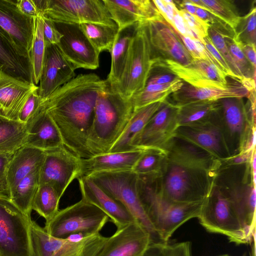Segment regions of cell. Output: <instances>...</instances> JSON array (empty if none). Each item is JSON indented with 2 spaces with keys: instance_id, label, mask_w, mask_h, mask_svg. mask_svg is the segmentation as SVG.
Instances as JSON below:
<instances>
[{
  "instance_id": "obj_54",
  "label": "cell",
  "mask_w": 256,
  "mask_h": 256,
  "mask_svg": "<svg viewBox=\"0 0 256 256\" xmlns=\"http://www.w3.org/2000/svg\"><path fill=\"white\" fill-rule=\"evenodd\" d=\"M219 256H230L228 254H222V255H220Z\"/></svg>"
},
{
  "instance_id": "obj_21",
  "label": "cell",
  "mask_w": 256,
  "mask_h": 256,
  "mask_svg": "<svg viewBox=\"0 0 256 256\" xmlns=\"http://www.w3.org/2000/svg\"><path fill=\"white\" fill-rule=\"evenodd\" d=\"M75 69L57 45L46 46L38 92L44 100L55 90L76 76Z\"/></svg>"
},
{
  "instance_id": "obj_47",
  "label": "cell",
  "mask_w": 256,
  "mask_h": 256,
  "mask_svg": "<svg viewBox=\"0 0 256 256\" xmlns=\"http://www.w3.org/2000/svg\"><path fill=\"white\" fill-rule=\"evenodd\" d=\"M38 88L30 94L21 108L18 116V120L20 122L26 124L39 110L42 100L38 94Z\"/></svg>"
},
{
  "instance_id": "obj_6",
  "label": "cell",
  "mask_w": 256,
  "mask_h": 256,
  "mask_svg": "<svg viewBox=\"0 0 256 256\" xmlns=\"http://www.w3.org/2000/svg\"><path fill=\"white\" fill-rule=\"evenodd\" d=\"M245 98H225L217 100L212 120L220 129L230 156L243 150L252 132L256 129L255 91Z\"/></svg>"
},
{
  "instance_id": "obj_37",
  "label": "cell",
  "mask_w": 256,
  "mask_h": 256,
  "mask_svg": "<svg viewBox=\"0 0 256 256\" xmlns=\"http://www.w3.org/2000/svg\"><path fill=\"white\" fill-rule=\"evenodd\" d=\"M182 82L180 79L167 84H146L142 90L131 98L134 110L154 102H164L170 94L181 87Z\"/></svg>"
},
{
  "instance_id": "obj_7",
  "label": "cell",
  "mask_w": 256,
  "mask_h": 256,
  "mask_svg": "<svg viewBox=\"0 0 256 256\" xmlns=\"http://www.w3.org/2000/svg\"><path fill=\"white\" fill-rule=\"evenodd\" d=\"M146 22L135 24L123 74L116 84L111 86L127 100L144 89L154 63Z\"/></svg>"
},
{
  "instance_id": "obj_34",
  "label": "cell",
  "mask_w": 256,
  "mask_h": 256,
  "mask_svg": "<svg viewBox=\"0 0 256 256\" xmlns=\"http://www.w3.org/2000/svg\"><path fill=\"white\" fill-rule=\"evenodd\" d=\"M40 170L22 179L10 194L12 202L26 215L30 217L33 199L40 185Z\"/></svg>"
},
{
  "instance_id": "obj_51",
  "label": "cell",
  "mask_w": 256,
  "mask_h": 256,
  "mask_svg": "<svg viewBox=\"0 0 256 256\" xmlns=\"http://www.w3.org/2000/svg\"><path fill=\"white\" fill-rule=\"evenodd\" d=\"M16 5L20 12L26 16L36 18L40 14L34 0H17Z\"/></svg>"
},
{
  "instance_id": "obj_22",
  "label": "cell",
  "mask_w": 256,
  "mask_h": 256,
  "mask_svg": "<svg viewBox=\"0 0 256 256\" xmlns=\"http://www.w3.org/2000/svg\"><path fill=\"white\" fill-rule=\"evenodd\" d=\"M253 90L255 89L238 80L230 82L224 88H197L183 82L181 87L170 94L166 100L179 107L197 101L225 98H248Z\"/></svg>"
},
{
  "instance_id": "obj_28",
  "label": "cell",
  "mask_w": 256,
  "mask_h": 256,
  "mask_svg": "<svg viewBox=\"0 0 256 256\" xmlns=\"http://www.w3.org/2000/svg\"><path fill=\"white\" fill-rule=\"evenodd\" d=\"M144 150L138 148L128 152H108L81 158L78 178L101 172L132 170Z\"/></svg>"
},
{
  "instance_id": "obj_52",
  "label": "cell",
  "mask_w": 256,
  "mask_h": 256,
  "mask_svg": "<svg viewBox=\"0 0 256 256\" xmlns=\"http://www.w3.org/2000/svg\"><path fill=\"white\" fill-rule=\"evenodd\" d=\"M255 151H256V150L250 152H242L226 159L220 160V165L223 166L238 165L250 162Z\"/></svg>"
},
{
  "instance_id": "obj_27",
  "label": "cell",
  "mask_w": 256,
  "mask_h": 256,
  "mask_svg": "<svg viewBox=\"0 0 256 256\" xmlns=\"http://www.w3.org/2000/svg\"><path fill=\"white\" fill-rule=\"evenodd\" d=\"M38 88L0 71V109L4 116L18 120L19 112L30 94Z\"/></svg>"
},
{
  "instance_id": "obj_42",
  "label": "cell",
  "mask_w": 256,
  "mask_h": 256,
  "mask_svg": "<svg viewBox=\"0 0 256 256\" xmlns=\"http://www.w3.org/2000/svg\"><path fill=\"white\" fill-rule=\"evenodd\" d=\"M210 12L224 21L233 30L240 18L234 4L230 0H202Z\"/></svg>"
},
{
  "instance_id": "obj_26",
  "label": "cell",
  "mask_w": 256,
  "mask_h": 256,
  "mask_svg": "<svg viewBox=\"0 0 256 256\" xmlns=\"http://www.w3.org/2000/svg\"><path fill=\"white\" fill-rule=\"evenodd\" d=\"M24 146L46 152L64 146L60 134L53 120L40 106L38 112L26 123Z\"/></svg>"
},
{
  "instance_id": "obj_5",
  "label": "cell",
  "mask_w": 256,
  "mask_h": 256,
  "mask_svg": "<svg viewBox=\"0 0 256 256\" xmlns=\"http://www.w3.org/2000/svg\"><path fill=\"white\" fill-rule=\"evenodd\" d=\"M256 182L250 162L220 165L214 182L232 203L250 243L256 234Z\"/></svg>"
},
{
  "instance_id": "obj_20",
  "label": "cell",
  "mask_w": 256,
  "mask_h": 256,
  "mask_svg": "<svg viewBox=\"0 0 256 256\" xmlns=\"http://www.w3.org/2000/svg\"><path fill=\"white\" fill-rule=\"evenodd\" d=\"M152 242L148 232L135 220L117 229L97 256H142Z\"/></svg>"
},
{
  "instance_id": "obj_43",
  "label": "cell",
  "mask_w": 256,
  "mask_h": 256,
  "mask_svg": "<svg viewBox=\"0 0 256 256\" xmlns=\"http://www.w3.org/2000/svg\"><path fill=\"white\" fill-rule=\"evenodd\" d=\"M228 52L243 78L246 81L255 82L256 68L246 58L234 39V36H224Z\"/></svg>"
},
{
  "instance_id": "obj_16",
  "label": "cell",
  "mask_w": 256,
  "mask_h": 256,
  "mask_svg": "<svg viewBox=\"0 0 256 256\" xmlns=\"http://www.w3.org/2000/svg\"><path fill=\"white\" fill-rule=\"evenodd\" d=\"M16 2L0 0V30L10 38L18 54L30 60L36 18L21 14Z\"/></svg>"
},
{
  "instance_id": "obj_17",
  "label": "cell",
  "mask_w": 256,
  "mask_h": 256,
  "mask_svg": "<svg viewBox=\"0 0 256 256\" xmlns=\"http://www.w3.org/2000/svg\"><path fill=\"white\" fill-rule=\"evenodd\" d=\"M146 28L154 60H171L184 66L191 63L194 58L162 16L148 20Z\"/></svg>"
},
{
  "instance_id": "obj_31",
  "label": "cell",
  "mask_w": 256,
  "mask_h": 256,
  "mask_svg": "<svg viewBox=\"0 0 256 256\" xmlns=\"http://www.w3.org/2000/svg\"><path fill=\"white\" fill-rule=\"evenodd\" d=\"M162 102H156L134 110L124 132L108 152L132 150L130 147L132 140L142 130L150 118L159 108Z\"/></svg>"
},
{
  "instance_id": "obj_48",
  "label": "cell",
  "mask_w": 256,
  "mask_h": 256,
  "mask_svg": "<svg viewBox=\"0 0 256 256\" xmlns=\"http://www.w3.org/2000/svg\"><path fill=\"white\" fill-rule=\"evenodd\" d=\"M40 16L43 22V35L46 46L58 44L62 34L59 32L53 20L42 14Z\"/></svg>"
},
{
  "instance_id": "obj_44",
  "label": "cell",
  "mask_w": 256,
  "mask_h": 256,
  "mask_svg": "<svg viewBox=\"0 0 256 256\" xmlns=\"http://www.w3.org/2000/svg\"><path fill=\"white\" fill-rule=\"evenodd\" d=\"M191 245L190 242L170 244L162 242H152L142 256H180Z\"/></svg>"
},
{
  "instance_id": "obj_12",
  "label": "cell",
  "mask_w": 256,
  "mask_h": 256,
  "mask_svg": "<svg viewBox=\"0 0 256 256\" xmlns=\"http://www.w3.org/2000/svg\"><path fill=\"white\" fill-rule=\"evenodd\" d=\"M30 236L32 256H97L108 240L100 233L78 242L55 238L32 220Z\"/></svg>"
},
{
  "instance_id": "obj_25",
  "label": "cell",
  "mask_w": 256,
  "mask_h": 256,
  "mask_svg": "<svg viewBox=\"0 0 256 256\" xmlns=\"http://www.w3.org/2000/svg\"><path fill=\"white\" fill-rule=\"evenodd\" d=\"M78 180L82 198L104 212L117 229L136 220L120 202L102 190L90 178L82 177Z\"/></svg>"
},
{
  "instance_id": "obj_33",
  "label": "cell",
  "mask_w": 256,
  "mask_h": 256,
  "mask_svg": "<svg viewBox=\"0 0 256 256\" xmlns=\"http://www.w3.org/2000/svg\"><path fill=\"white\" fill-rule=\"evenodd\" d=\"M26 124L0 115V153L13 155L25 145Z\"/></svg>"
},
{
  "instance_id": "obj_39",
  "label": "cell",
  "mask_w": 256,
  "mask_h": 256,
  "mask_svg": "<svg viewBox=\"0 0 256 256\" xmlns=\"http://www.w3.org/2000/svg\"><path fill=\"white\" fill-rule=\"evenodd\" d=\"M60 198L49 184H40L33 199L32 208L45 218L46 222L52 218L59 210Z\"/></svg>"
},
{
  "instance_id": "obj_50",
  "label": "cell",
  "mask_w": 256,
  "mask_h": 256,
  "mask_svg": "<svg viewBox=\"0 0 256 256\" xmlns=\"http://www.w3.org/2000/svg\"><path fill=\"white\" fill-rule=\"evenodd\" d=\"M203 44H204V46L212 54L214 60L219 64L220 66L222 71L227 76H230L236 80H238L236 76L230 70L226 62L220 54V53L218 52L216 47L214 46L208 36L204 38H203Z\"/></svg>"
},
{
  "instance_id": "obj_15",
  "label": "cell",
  "mask_w": 256,
  "mask_h": 256,
  "mask_svg": "<svg viewBox=\"0 0 256 256\" xmlns=\"http://www.w3.org/2000/svg\"><path fill=\"white\" fill-rule=\"evenodd\" d=\"M178 107L166 100L154 114L142 130L133 139L132 150L141 148L162 150L174 136L178 126L177 120Z\"/></svg>"
},
{
  "instance_id": "obj_45",
  "label": "cell",
  "mask_w": 256,
  "mask_h": 256,
  "mask_svg": "<svg viewBox=\"0 0 256 256\" xmlns=\"http://www.w3.org/2000/svg\"><path fill=\"white\" fill-rule=\"evenodd\" d=\"M208 37L224 58L230 69L236 76L237 80L244 83L250 82L244 80L234 64L225 43L223 35L216 30L210 26L208 30Z\"/></svg>"
},
{
  "instance_id": "obj_8",
  "label": "cell",
  "mask_w": 256,
  "mask_h": 256,
  "mask_svg": "<svg viewBox=\"0 0 256 256\" xmlns=\"http://www.w3.org/2000/svg\"><path fill=\"white\" fill-rule=\"evenodd\" d=\"M108 216L84 198L77 202L59 210L46 222L44 230L50 236L66 239L81 234L86 237L100 233L108 221Z\"/></svg>"
},
{
  "instance_id": "obj_2",
  "label": "cell",
  "mask_w": 256,
  "mask_h": 256,
  "mask_svg": "<svg viewBox=\"0 0 256 256\" xmlns=\"http://www.w3.org/2000/svg\"><path fill=\"white\" fill-rule=\"evenodd\" d=\"M156 179L162 194L172 201L192 203L204 201L210 193L220 160L192 144L169 146Z\"/></svg>"
},
{
  "instance_id": "obj_36",
  "label": "cell",
  "mask_w": 256,
  "mask_h": 256,
  "mask_svg": "<svg viewBox=\"0 0 256 256\" xmlns=\"http://www.w3.org/2000/svg\"><path fill=\"white\" fill-rule=\"evenodd\" d=\"M79 26L90 43L100 54L104 50L110 52L118 33L117 25L84 23Z\"/></svg>"
},
{
  "instance_id": "obj_35",
  "label": "cell",
  "mask_w": 256,
  "mask_h": 256,
  "mask_svg": "<svg viewBox=\"0 0 256 256\" xmlns=\"http://www.w3.org/2000/svg\"><path fill=\"white\" fill-rule=\"evenodd\" d=\"M217 100H206L190 102L178 107L177 120L178 126L194 125L211 120Z\"/></svg>"
},
{
  "instance_id": "obj_30",
  "label": "cell",
  "mask_w": 256,
  "mask_h": 256,
  "mask_svg": "<svg viewBox=\"0 0 256 256\" xmlns=\"http://www.w3.org/2000/svg\"><path fill=\"white\" fill-rule=\"evenodd\" d=\"M0 71L32 84L30 60L18 54L10 38L0 30Z\"/></svg>"
},
{
  "instance_id": "obj_1",
  "label": "cell",
  "mask_w": 256,
  "mask_h": 256,
  "mask_svg": "<svg viewBox=\"0 0 256 256\" xmlns=\"http://www.w3.org/2000/svg\"><path fill=\"white\" fill-rule=\"evenodd\" d=\"M106 84L94 73L80 74L42 100L64 146L81 158L92 156L87 140L98 96Z\"/></svg>"
},
{
  "instance_id": "obj_3",
  "label": "cell",
  "mask_w": 256,
  "mask_h": 256,
  "mask_svg": "<svg viewBox=\"0 0 256 256\" xmlns=\"http://www.w3.org/2000/svg\"><path fill=\"white\" fill-rule=\"evenodd\" d=\"M157 174L138 175V190L144 212L160 240L167 242L180 226L198 217L204 200L192 203L170 200L162 194Z\"/></svg>"
},
{
  "instance_id": "obj_9",
  "label": "cell",
  "mask_w": 256,
  "mask_h": 256,
  "mask_svg": "<svg viewBox=\"0 0 256 256\" xmlns=\"http://www.w3.org/2000/svg\"><path fill=\"white\" fill-rule=\"evenodd\" d=\"M198 218L208 232L224 235L236 244L250 243L232 203L214 183Z\"/></svg>"
},
{
  "instance_id": "obj_32",
  "label": "cell",
  "mask_w": 256,
  "mask_h": 256,
  "mask_svg": "<svg viewBox=\"0 0 256 256\" xmlns=\"http://www.w3.org/2000/svg\"><path fill=\"white\" fill-rule=\"evenodd\" d=\"M135 24L118 32L111 51V67L106 80L113 87L120 81L123 74Z\"/></svg>"
},
{
  "instance_id": "obj_24",
  "label": "cell",
  "mask_w": 256,
  "mask_h": 256,
  "mask_svg": "<svg viewBox=\"0 0 256 256\" xmlns=\"http://www.w3.org/2000/svg\"><path fill=\"white\" fill-rule=\"evenodd\" d=\"M174 136L194 144L218 160L230 157L222 134L212 119L197 124L178 126Z\"/></svg>"
},
{
  "instance_id": "obj_11",
  "label": "cell",
  "mask_w": 256,
  "mask_h": 256,
  "mask_svg": "<svg viewBox=\"0 0 256 256\" xmlns=\"http://www.w3.org/2000/svg\"><path fill=\"white\" fill-rule=\"evenodd\" d=\"M40 14L56 23L116 25L102 0H35Z\"/></svg>"
},
{
  "instance_id": "obj_49",
  "label": "cell",
  "mask_w": 256,
  "mask_h": 256,
  "mask_svg": "<svg viewBox=\"0 0 256 256\" xmlns=\"http://www.w3.org/2000/svg\"><path fill=\"white\" fill-rule=\"evenodd\" d=\"M13 155L0 153V196L10 200V192L7 180V170Z\"/></svg>"
},
{
  "instance_id": "obj_29",
  "label": "cell",
  "mask_w": 256,
  "mask_h": 256,
  "mask_svg": "<svg viewBox=\"0 0 256 256\" xmlns=\"http://www.w3.org/2000/svg\"><path fill=\"white\" fill-rule=\"evenodd\" d=\"M45 155V152L28 146L22 147L13 154L7 170L10 194L22 179L41 168Z\"/></svg>"
},
{
  "instance_id": "obj_23",
  "label": "cell",
  "mask_w": 256,
  "mask_h": 256,
  "mask_svg": "<svg viewBox=\"0 0 256 256\" xmlns=\"http://www.w3.org/2000/svg\"><path fill=\"white\" fill-rule=\"evenodd\" d=\"M120 32L137 23L162 16L152 0H102Z\"/></svg>"
},
{
  "instance_id": "obj_14",
  "label": "cell",
  "mask_w": 256,
  "mask_h": 256,
  "mask_svg": "<svg viewBox=\"0 0 256 256\" xmlns=\"http://www.w3.org/2000/svg\"><path fill=\"white\" fill-rule=\"evenodd\" d=\"M40 173V184H48L60 198L67 188L80 176L81 158L64 146L45 152Z\"/></svg>"
},
{
  "instance_id": "obj_18",
  "label": "cell",
  "mask_w": 256,
  "mask_h": 256,
  "mask_svg": "<svg viewBox=\"0 0 256 256\" xmlns=\"http://www.w3.org/2000/svg\"><path fill=\"white\" fill-rule=\"evenodd\" d=\"M55 24L62 34L57 46L74 68L94 70L98 68L100 53L90 43L79 24Z\"/></svg>"
},
{
  "instance_id": "obj_53",
  "label": "cell",
  "mask_w": 256,
  "mask_h": 256,
  "mask_svg": "<svg viewBox=\"0 0 256 256\" xmlns=\"http://www.w3.org/2000/svg\"><path fill=\"white\" fill-rule=\"evenodd\" d=\"M246 58L254 68H256V46L238 43Z\"/></svg>"
},
{
  "instance_id": "obj_56",
  "label": "cell",
  "mask_w": 256,
  "mask_h": 256,
  "mask_svg": "<svg viewBox=\"0 0 256 256\" xmlns=\"http://www.w3.org/2000/svg\"><path fill=\"white\" fill-rule=\"evenodd\" d=\"M242 256H246V252L244 253Z\"/></svg>"
},
{
  "instance_id": "obj_38",
  "label": "cell",
  "mask_w": 256,
  "mask_h": 256,
  "mask_svg": "<svg viewBox=\"0 0 256 256\" xmlns=\"http://www.w3.org/2000/svg\"><path fill=\"white\" fill-rule=\"evenodd\" d=\"M46 50L43 35V22L40 16L36 18L32 45L30 52L32 82L36 85L40 82Z\"/></svg>"
},
{
  "instance_id": "obj_55",
  "label": "cell",
  "mask_w": 256,
  "mask_h": 256,
  "mask_svg": "<svg viewBox=\"0 0 256 256\" xmlns=\"http://www.w3.org/2000/svg\"><path fill=\"white\" fill-rule=\"evenodd\" d=\"M0 115L4 116L0 109Z\"/></svg>"
},
{
  "instance_id": "obj_13",
  "label": "cell",
  "mask_w": 256,
  "mask_h": 256,
  "mask_svg": "<svg viewBox=\"0 0 256 256\" xmlns=\"http://www.w3.org/2000/svg\"><path fill=\"white\" fill-rule=\"evenodd\" d=\"M31 220L10 199L0 196V256H32Z\"/></svg>"
},
{
  "instance_id": "obj_40",
  "label": "cell",
  "mask_w": 256,
  "mask_h": 256,
  "mask_svg": "<svg viewBox=\"0 0 256 256\" xmlns=\"http://www.w3.org/2000/svg\"><path fill=\"white\" fill-rule=\"evenodd\" d=\"M166 158V153L162 150L146 148L136 162L132 170L138 175L159 174Z\"/></svg>"
},
{
  "instance_id": "obj_46",
  "label": "cell",
  "mask_w": 256,
  "mask_h": 256,
  "mask_svg": "<svg viewBox=\"0 0 256 256\" xmlns=\"http://www.w3.org/2000/svg\"><path fill=\"white\" fill-rule=\"evenodd\" d=\"M186 26L204 44L203 38L208 36L210 26L197 16L192 15L184 10H178Z\"/></svg>"
},
{
  "instance_id": "obj_41",
  "label": "cell",
  "mask_w": 256,
  "mask_h": 256,
  "mask_svg": "<svg viewBox=\"0 0 256 256\" xmlns=\"http://www.w3.org/2000/svg\"><path fill=\"white\" fill-rule=\"evenodd\" d=\"M256 8L252 7L249 12L240 16L234 28V39L240 44L256 46Z\"/></svg>"
},
{
  "instance_id": "obj_19",
  "label": "cell",
  "mask_w": 256,
  "mask_h": 256,
  "mask_svg": "<svg viewBox=\"0 0 256 256\" xmlns=\"http://www.w3.org/2000/svg\"><path fill=\"white\" fill-rule=\"evenodd\" d=\"M153 66L166 68L184 82L197 88H224L229 84L224 73L203 59L194 58L186 66L171 60H154Z\"/></svg>"
},
{
  "instance_id": "obj_10",
  "label": "cell",
  "mask_w": 256,
  "mask_h": 256,
  "mask_svg": "<svg viewBox=\"0 0 256 256\" xmlns=\"http://www.w3.org/2000/svg\"><path fill=\"white\" fill-rule=\"evenodd\" d=\"M102 190L120 202L150 234L160 241L143 208L138 190V175L132 170L101 172L87 176Z\"/></svg>"
},
{
  "instance_id": "obj_4",
  "label": "cell",
  "mask_w": 256,
  "mask_h": 256,
  "mask_svg": "<svg viewBox=\"0 0 256 256\" xmlns=\"http://www.w3.org/2000/svg\"><path fill=\"white\" fill-rule=\"evenodd\" d=\"M134 111L131 99L122 97L106 82L96 102L87 140L92 156L109 152L124 132Z\"/></svg>"
}]
</instances>
